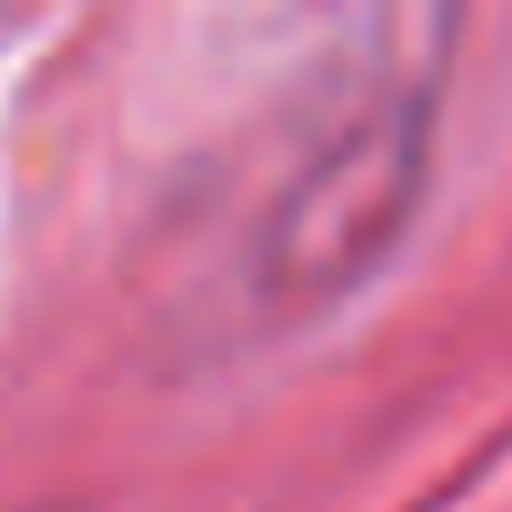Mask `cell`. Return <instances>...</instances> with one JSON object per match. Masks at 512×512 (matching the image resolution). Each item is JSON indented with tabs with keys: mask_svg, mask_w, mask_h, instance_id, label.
Here are the masks:
<instances>
[{
	"mask_svg": "<svg viewBox=\"0 0 512 512\" xmlns=\"http://www.w3.org/2000/svg\"><path fill=\"white\" fill-rule=\"evenodd\" d=\"M428 134H435L428 92L365 99L260 218L253 288L288 316H316L351 288H365L421 211Z\"/></svg>",
	"mask_w": 512,
	"mask_h": 512,
	"instance_id": "cell-1",
	"label": "cell"
}]
</instances>
